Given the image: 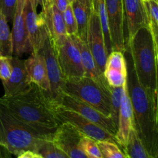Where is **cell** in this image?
<instances>
[{
	"label": "cell",
	"mask_w": 158,
	"mask_h": 158,
	"mask_svg": "<svg viewBox=\"0 0 158 158\" xmlns=\"http://www.w3.org/2000/svg\"><path fill=\"white\" fill-rule=\"evenodd\" d=\"M86 157L87 158H103V157H96V156L89 155V154H86Z\"/></svg>",
	"instance_id": "ab89813d"
},
{
	"label": "cell",
	"mask_w": 158,
	"mask_h": 158,
	"mask_svg": "<svg viewBox=\"0 0 158 158\" xmlns=\"http://www.w3.org/2000/svg\"><path fill=\"white\" fill-rule=\"evenodd\" d=\"M143 2H148V1H149V0H143Z\"/></svg>",
	"instance_id": "7bdbcfd3"
},
{
	"label": "cell",
	"mask_w": 158,
	"mask_h": 158,
	"mask_svg": "<svg viewBox=\"0 0 158 158\" xmlns=\"http://www.w3.org/2000/svg\"><path fill=\"white\" fill-rule=\"evenodd\" d=\"M86 43L90 49L97 67L103 74L108 56L100 18L98 14L93 9L88 23Z\"/></svg>",
	"instance_id": "8fae6325"
},
{
	"label": "cell",
	"mask_w": 158,
	"mask_h": 158,
	"mask_svg": "<svg viewBox=\"0 0 158 158\" xmlns=\"http://www.w3.org/2000/svg\"><path fill=\"white\" fill-rule=\"evenodd\" d=\"M123 53L127 66V85L134 112L135 130L147 151L156 158L158 150V131L156 127L154 104L137 80L131 53L127 48Z\"/></svg>",
	"instance_id": "7a4b0ae2"
},
{
	"label": "cell",
	"mask_w": 158,
	"mask_h": 158,
	"mask_svg": "<svg viewBox=\"0 0 158 158\" xmlns=\"http://www.w3.org/2000/svg\"><path fill=\"white\" fill-rule=\"evenodd\" d=\"M63 17L67 35H77V34H78V27H77V20H76L71 4L66 8L64 12H63Z\"/></svg>",
	"instance_id": "83f0119b"
},
{
	"label": "cell",
	"mask_w": 158,
	"mask_h": 158,
	"mask_svg": "<svg viewBox=\"0 0 158 158\" xmlns=\"http://www.w3.org/2000/svg\"><path fill=\"white\" fill-rule=\"evenodd\" d=\"M106 67L127 72V66L124 53L120 51H112L107 56Z\"/></svg>",
	"instance_id": "4316f807"
},
{
	"label": "cell",
	"mask_w": 158,
	"mask_h": 158,
	"mask_svg": "<svg viewBox=\"0 0 158 158\" xmlns=\"http://www.w3.org/2000/svg\"><path fill=\"white\" fill-rule=\"evenodd\" d=\"M17 0H0V9L6 16L8 23L12 21Z\"/></svg>",
	"instance_id": "1f68e13d"
},
{
	"label": "cell",
	"mask_w": 158,
	"mask_h": 158,
	"mask_svg": "<svg viewBox=\"0 0 158 158\" xmlns=\"http://www.w3.org/2000/svg\"><path fill=\"white\" fill-rule=\"evenodd\" d=\"M12 71L6 81L2 82L4 88V97H11L26 90L32 84L26 72L24 60L19 57L12 56Z\"/></svg>",
	"instance_id": "2e32d148"
},
{
	"label": "cell",
	"mask_w": 158,
	"mask_h": 158,
	"mask_svg": "<svg viewBox=\"0 0 158 158\" xmlns=\"http://www.w3.org/2000/svg\"><path fill=\"white\" fill-rule=\"evenodd\" d=\"M149 28L152 34L153 41H154V51H155L156 60H157L158 69V25L151 17L149 16Z\"/></svg>",
	"instance_id": "d6a6232c"
},
{
	"label": "cell",
	"mask_w": 158,
	"mask_h": 158,
	"mask_svg": "<svg viewBox=\"0 0 158 158\" xmlns=\"http://www.w3.org/2000/svg\"><path fill=\"white\" fill-rule=\"evenodd\" d=\"M92 9L96 11L100 18L101 23L102 30H103V37H104L105 46H106L107 56L113 51L112 43H111L110 34L109 26H108L107 13H106V3L105 0H90Z\"/></svg>",
	"instance_id": "7402d4cb"
},
{
	"label": "cell",
	"mask_w": 158,
	"mask_h": 158,
	"mask_svg": "<svg viewBox=\"0 0 158 158\" xmlns=\"http://www.w3.org/2000/svg\"><path fill=\"white\" fill-rule=\"evenodd\" d=\"M17 158H43L42 155H40L38 153L33 152L31 151H27L23 152L22 154H19Z\"/></svg>",
	"instance_id": "d590c367"
},
{
	"label": "cell",
	"mask_w": 158,
	"mask_h": 158,
	"mask_svg": "<svg viewBox=\"0 0 158 158\" xmlns=\"http://www.w3.org/2000/svg\"><path fill=\"white\" fill-rule=\"evenodd\" d=\"M52 4L60 11L64 12L66 8L70 5L69 0H52Z\"/></svg>",
	"instance_id": "e575fe53"
},
{
	"label": "cell",
	"mask_w": 158,
	"mask_h": 158,
	"mask_svg": "<svg viewBox=\"0 0 158 158\" xmlns=\"http://www.w3.org/2000/svg\"><path fill=\"white\" fill-rule=\"evenodd\" d=\"M52 100L60 106L78 113L89 121L103 128L115 137L117 134V126L112 117H106L88 103H84L82 100L64 93H61L56 98Z\"/></svg>",
	"instance_id": "ba28073f"
},
{
	"label": "cell",
	"mask_w": 158,
	"mask_h": 158,
	"mask_svg": "<svg viewBox=\"0 0 158 158\" xmlns=\"http://www.w3.org/2000/svg\"><path fill=\"white\" fill-rule=\"evenodd\" d=\"M38 154L43 156V158H69L61 150L56 148L52 141L45 143L39 150Z\"/></svg>",
	"instance_id": "f546056e"
},
{
	"label": "cell",
	"mask_w": 158,
	"mask_h": 158,
	"mask_svg": "<svg viewBox=\"0 0 158 158\" xmlns=\"http://www.w3.org/2000/svg\"><path fill=\"white\" fill-rule=\"evenodd\" d=\"M71 6L78 27L77 36L86 43L88 23L92 10L90 0H76L71 3Z\"/></svg>",
	"instance_id": "ffe728a7"
},
{
	"label": "cell",
	"mask_w": 158,
	"mask_h": 158,
	"mask_svg": "<svg viewBox=\"0 0 158 158\" xmlns=\"http://www.w3.org/2000/svg\"><path fill=\"white\" fill-rule=\"evenodd\" d=\"M149 16L158 25V3L155 0L144 2Z\"/></svg>",
	"instance_id": "836d02e7"
},
{
	"label": "cell",
	"mask_w": 158,
	"mask_h": 158,
	"mask_svg": "<svg viewBox=\"0 0 158 158\" xmlns=\"http://www.w3.org/2000/svg\"><path fill=\"white\" fill-rule=\"evenodd\" d=\"M55 48L64 81L85 77L80 51L71 35H67L64 41Z\"/></svg>",
	"instance_id": "52a82bcc"
},
{
	"label": "cell",
	"mask_w": 158,
	"mask_h": 158,
	"mask_svg": "<svg viewBox=\"0 0 158 158\" xmlns=\"http://www.w3.org/2000/svg\"><path fill=\"white\" fill-rule=\"evenodd\" d=\"M132 58L139 83L155 103L157 86V64L152 34L148 27L139 29L126 44Z\"/></svg>",
	"instance_id": "277c9868"
},
{
	"label": "cell",
	"mask_w": 158,
	"mask_h": 158,
	"mask_svg": "<svg viewBox=\"0 0 158 158\" xmlns=\"http://www.w3.org/2000/svg\"><path fill=\"white\" fill-rule=\"evenodd\" d=\"M24 63L31 83L37 85L50 94V83L43 55L40 52H32L30 56L24 60Z\"/></svg>",
	"instance_id": "d6986e66"
},
{
	"label": "cell",
	"mask_w": 158,
	"mask_h": 158,
	"mask_svg": "<svg viewBox=\"0 0 158 158\" xmlns=\"http://www.w3.org/2000/svg\"><path fill=\"white\" fill-rule=\"evenodd\" d=\"M41 13L44 18L49 35L54 46H59L68 35L65 27L63 12L52 4L43 8Z\"/></svg>",
	"instance_id": "e0dca14e"
},
{
	"label": "cell",
	"mask_w": 158,
	"mask_h": 158,
	"mask_svg": "<svg viewBox=\"0 0 158 158\" xmlns=\"http://www.w3.org/2000/svg\"><path fill=\"white\" fill-rule=\"evenodd\" d=\"M53 134L25 124L0 104V144L13 155L27 151L38 153L45 143L52 141Z\"/></svg>",
	"instance_id": "3957f363"
},
{
	"label": "cell",
	"mask_w": 158,
	"mask_h": 158,
	"mask_svg": "<svg viewBox=\"0 0 158 158\" xmlns=\"http://www.w3.org/2000/svg\"><path fill=\"white\" fill-rule=\"evenodd\" d=\"M113 51L124 52V15L123 0H105Z\"/></svg>",
	"instance_id": "30bf717a"
},
{
	"label": "cell",
	"mask_w": 158,
	"mask_h": 158,
	"mask_svg": "<svg viewBox=\"0 0 158 158\" xmlns=\"http://www.w3.org/2000/svg\"><path fill=\"white\" fill-rule=\"evenodd\" d=\"M12 32L9 29L8 21L0 9V55L12 56Z\"/></svg>",
	"instance_id": "603a6c76"
},
{
	"label": "cell",
	"mask_w": 158,
	"mask_h": 158,
	"mask_svg": "<svg viewBox=\"0 0 158 158\" xmlns=\"http://www.w3.org/2000/svg\"><path fill=\"white\" fill-rule=\"evenodd\" d=\"M0 104L19 120L39 131L54 134L60 124L53 113L50 94L34 83L18 94L2 96Z\"/></svg>",
	"instance_id": "6da1fadb"
},
{
	"label": "cell",
	"mask_w": 158,
	"mask_h": 158,
	"mask_svg": "<svg viewBox=\"0 0 158 158\" xmlns=\"http://www.w3.org/2000/svg\"><path fill=\"white\" fill-rule=\"evenodd\" d=\"M123 89H124V86L122 87H111L110 86V88L111 107H112V118L117 126L118 123L119 112H120L122 98H123Z\"/></svg>",
	"instance_id": "484cf974"
},
{
	"label": "cell",
	"mask_w": 158,
	"mask_h": 158,
	"mask_svg": "<svg viewBox=\"0 0 158 158\" xmlns=\"http://www.w3.org/2000/svg\"><path fill=\"white\" fill-rule=\"evenodd\" d=\"M52 109L56 118L60 123H69L74 127L82 135L89 137L97 142L112 141L117 143L115 137L107 132L106 130L89 121L78 113L60 106L53 100Z\"/></svg>",
	"instance_id": "8992f818"
},
{
	"label": "cell",
	"mask_w": 158,
	"mask_h": 158,
	"mask_svg": "<svg viewBox=\"0 0 158 158\" xmlns=\"http://www.w3.org/2000/svg\"><path fill=\"white\" fill-rule=\"evenodd\" d=\"M80 148L86 154L96 157H103L97 142L86 136L83 135L81 137L80 140Z\"/></svg>",
	"instance_id": "f1b7e54d"
},
{
	"label": "cell",
	"mask_w": 158,
	"mask_h": 158,
	"mask_svg": "<svg viewBox=\"0 0 158 158\" xmlns=\"http://www.w3.org/2000/svg\"><path fill=\"white\" fill-rule=\"evenodd\" d=\"M35 2L37 5H40L42 6V8H44L46 6H50L52 4V0H35Z\"/></svg>",
	"instance_id": "f35d334b"
},
{
	"label": "cell",
	"mask_w": 158,
	"mask_h": 158,
	"mask_svg": "<svg viewBox=\"0 0 158 158\" xmlns=\"http://www.w3.org/2000/svg\"><path fill=\"white\" fill-rule=\"evenodd\" d=\"M82 136L71 124L62 123L54 133L52 143L69 158H87L86 154L80 148Z\"/></svg>",
	"instance_id": "7c38bea8"
},
{
	"label": "cell",
	"mask_w": 158,
	"mask_h": 158,
	"mask_svg": "<svg viewBox=\"0 0 158 158\" xmlns=\"http://www.w3.org/2000/svg\"><path fill=\"white\" fill-rule=\"evenodd\" d=\"M154 109H155V118H156V127L158 131V69H157V86L156 90L155 103H154Z\"/></svg>",
	"instance_id": "8d00e7d4"
},
{
	"label": "cell",
	"mask_w": 158,
	"mask_h": 158,
	"mask_svg": "<svg viewBox=\"0 0 158 158\" xmlns=\"http://www.w3.org/2000/svg\"><path fill=\"white\" fill-rule=\"evenodd\" d=\"M26 0H17L15 14L12 19V49L15 56L21 57L27 53H32V47L28 39L25 23L24 7Z\"/></svg>",
	"instance_id": "4fadbf2b"
},
{
	"label": "cell",
	"mask_w": 158,
	"mask_h": 158,
	"mask_svg": "<svg viewBox=\"0 0 158 158\" xmlns=\"http://www.w3.org/2000/svg\"><path fill=\"white\" fill-rule=\"evenodd\" d=\"M155 1H156V2H157L158 3V0H155Z\"/></svg>",
	"instance_id": "ee69618b"
},
{
	"label": "cell",
	"mask_w": 158,
	"mask_h": 158,
	"mask_svg": "<svg viewBox=\"0 0 158 158\" xmlns=\"http://www.w3.org/2000/svg\"><path fill=\"white\" fill-rule=\"evenodd\" d=\"M125 44L137 31L149 26V15L143 0H123Z\"/></svg>",
	"instance_id": "9c48e42d"
},
{
	"label": "cell",
	"mask_w": 158,
	"mask_h": 158,
	"mask_svg": "<svg viewBox=\"0 0 158 158\" xmlns=\"http://www.w3.org/2000/svg\"><path fill=\"white\" fill-rule=\"evenodd\" d=\"M0 56H1V55H0Z\"/></svg>",
	"instance_id": "f6af8a7d"
},
{
	"label": "cell",
	"mask_w": 158,
	"mask_h": 158,
	"mask_svg": "<svg viewBox=\"0 0 158 158\" xmlns=\"http://www.w3.org/2000/svg\"><path fill=\"white\" fill-rule=\"evenodd\" d=\"M12 56H0V80L2 82L9 80L12 74Z\"/></svg>",
	"instance_id": "4dcf8cb0"
},
{
	"label": "cell",
	"mask_w": 158,
	"mask_h": 158,
	"mask_svg": "<svg viewBox=\"0 0 158 158\" xmlns=\"http://www.w3.org/2000/svg\"><path fill=\"white\" fill-rule=\"evenodd\" d=\"M121 150L127 158H154L143 146L135 129L131 131L126 146Z\"/></svg>",
	"instance_id": "44dd1931"
},
{
	"label": "cell",
	"mask_w": 158,
	"mask_h": 158,
	"mask_svg": "<svg viewBox=\"0 0 158 158\" xmlns=\"http://www.w3.org/2000/svg\"><path fill=\"white\" fill-rule=\"evenodd\" d=\"M0 158H12V154L1 144H0Z\"/></svg>",
	"instance_id": "74e56055"
},
{
	"label": "cell",
	"mask_w": 158,
	"mask_h": 158,
	"mask_svg": "<svg viewBox=\"0 0 158 158\" xmlns=\"http://www.w3.org/2000/svg\"><path fill=\"white\" fill-rule=\"evenodd\" d=\"M134 129H135V124H134V112H133L131 98L128 94L127 85L126 84L123 89L121 106L119 112L117 131L115 135L117 143L121 149L126 146L131 132Z\"/></svg>",
	"instance_id": "9a60e30c"
},
{
	"label": "cell",
	"mask_w": 158,
	"mask_h": 158,
	"mask_svg": "<svg viewBox=\"0 0 158 158\" xmlns=\"http://www.w3.org/2000/svg\"><path fill=\"white\" fill-rule=\"evenodd\" d=\"M39 52L44 57L46 63L48 77L50 83V95L52 99H56L62 93V86L64 80L57 60L55 46L49 35Z\"/></svg>",
	"instance_id": "5bb4252c"
},
{
	"label": "cell",
	"mask_w": 158,
	"mask_h": 158,
	"mask_svg": "<svg viewBox=\"0 0 158 158\" xmlns=\"http://www.w3.org/2000/svg\"><path fill=\"white\" fill-rule=\"evenodd\" d=\"M156 158H158V150H157V157H156Z\"/></svg>",
	"instance_id": "b9f144b4"
},
{
	"label": "cell",
	"mask_w": 158,
	"mask_h": 158,
	"mask_svg": "<svg viewBox=\"0 0 158 158\" xmlns=\"http://www.w3.org/2000/svg\"><path fill=\"white\" fill-rule=\"evenodd\" d=\"M74 1H76V0H69V3H70V4H71V3H72V2H73Z\"/></svg>",
	"instance_id": "60d3db41"
},
{
	"label": "cell",
	"mask_w": 158,
	"mask_h": 158,
	"mask_svg": "<svg viewBox=\"0 0 158 158\" xmlns=\"http://www.w3.org/2000/svg\"><path fill=\"white\" fill-rule=\"evenodd\" d=\"M62 93L79 99L106 117H112L110 90L104 89L92 79L84 77L66 80L62 86Z\"/></svg>",
	"instance_id": "5b68a950"
},
{
	"label": "cell",
	"mask_w": 158,
	"mask_h": 158,
	"mask_svg": "<svg viewBox=\"0 0 158 158\" xmlns=\"http://www.w3.org/2000/svg\"><path fill=\"white\" fill-rule=\"evenodd\" d=\"M102 153V156L105 158H127L121 148L115 142L99 141L97 142Z\"/></svg>",
	"instance_id": "d4e9b609"
},
{
	"label": "cell",
	"mask_w": 158,
	"mask_h": 158,
	"mask_svg": "<svg viewBox=\"0 0 158 158\" xmlns=\"http://www.w3.org/2000/svg\"><path fill=\"white\" fill-rule=\"evenodd\" d=\"M106 83L111 87H122L127 84V71L119 70L113 68L106 67L103 72Z\"/></svg>",
	"instance_id": "cb8c5ba5"
},
{
	"label": "cell",
	"mask_w": 158,
	"mask_h": 158,
	"mask_svg": "<svg viewBox=\"0 0 158 158\" xmlns=\"http://www.w3.org/2000/svg\"><path fill=\"white\" fill-rule=\"evenodd\" d=\"M71 36L80 51L82 64H83V67L85 72V77L92 79L103 89L110 91V86L106 83L103 74L100 72V69L97 67V63L94 60L87 43L80 40L77 35H71Z\"/></svg>",
	"instance_id": "ac0fdd59"
}]
</instances>
